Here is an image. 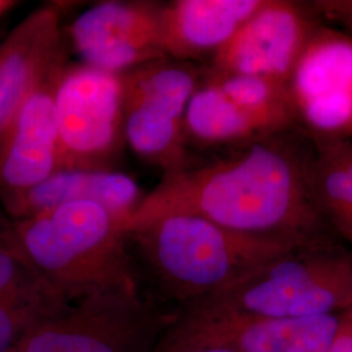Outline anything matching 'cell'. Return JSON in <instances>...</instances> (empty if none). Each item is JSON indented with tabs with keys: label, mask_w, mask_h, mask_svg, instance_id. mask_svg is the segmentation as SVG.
<instances>
[{
	"label": "cell",
	"mask_w": 352,
	"mask_h": 352,
	"mask_svg": "<svg viewBox=\"0 0 352 352\" xmlns=\"http://www.w3.org/2000/svg\"><path fill=\"white\" fill-rule=\"evenodd\" d=\"M314 140L302 126L223 149L164 174L124 231L167 213L201 215L244 235L304 245L336 236L316 208L309 170Z\"/></svg>",
	"instance_id": "obj_1"
},
{
	"label": "cell",
	"mask_w": 352,
	"mask_h": 352,
	"mask_svg": "<svg viewBox=\"0 0 352 352\" xmlns=\"http://www.w3.org/2000/svg\"><path fill=\"white\" fill-rule=\"evenodd\" d=\"M145 296L175 316L300 245L244 235L201 215L167 213L126 231Z\"/></svg>",
	"instance_id": "obj_2"
},
{
	"label": "cell",
	"mask_w": 352,
	"mask_h": 352,
	"mask_svg": "<svg viewBox=\"0 0 352 352\" xmlns=\"http://www.w3.org/2000/svg\"><path fill=\"white\" fill-rule=\"evenodd\" d=\"M13 226L32 263L69 304L113 292L144 294L124 223L101 205L68 204Z\"/></svg>",
	"instance_id": "obj_3"
},
{
	"label": "cell",
	"mask_w": 352,
	"mask_h": 352,
	"mask_svg": "<svg viewBox=\"0 0 352 352\" xmlns=\"http://www.w3.org/2000/svg\"><path fill=\"white\" fill-rule=\"evenodd\" d=\"M197 305L278 318L340 315L352 308V248L337 236L295 247Z\"/></svg>",
	"instance_id": "obj_4"
},
{
	"label": "cell",
	"mask_w": 352,
	"mask_h": 352,
	"mask_svg": "<svg viewBox=\"0 0 352 352\" xmlns=\"http://www.w3.org/2000/svg\"><path fill=\"white\" fill-rule=\"evenodd\" d=\"M173 320L144 294H106L72 302L11 352H154Z\"/></svg>",
	"instance_id": "obj_5"
},
{
	"label": "cell",
	"mask_w": 352,
	"mask_h": 352,
	"mask_svg": "<svg viewBox=\"0 0 352 352\" xmlns=\"http://www.w3.org/2000/svg\"><path fill=\"white\" fill-rule=\"evenodd\" d=\"M204 75L205 65L168 58L122 75L126 145L144 161L161 167L164 174L193 161L184 116Z\"/></svg>",
	"instance_id": "obj_6"
},
{
	"label": "cell",
	"mask_w": 352,
	"mask_h": 352,
	"mask_svg": "<svg viewBox=\"0 0 352 352\" xmlns=\"http://www.w3.org/2000/svg\"><path fill=\"white\" fill-rule=\"evenodd\" d=\"M59 170H113L126 145L123 77L68 63L55 85Z\"/></svg>",
	"instance_id": "obj_7"
},
{
	"label": "cell",
	"mask_w": 352,
	"mask_h": 352,
	"mask_svg": "<svg viewBox=\"0 0 352 352\" xmlns=\"http://www.w3.org/2000/svg\"><path fill=\"white\" fill-rule=\"evenodd\" d=\"M338 315L278 318L212 307H190L174 316L162 340L234 352H327Z\"/></svg>",
	"instance_id": "obj_8"
},
{
	"label": "cell",
	"mask_w": 352,
	"mask_h": 352,
	"mask_svg": "<svg viewBox=\"0 0 352 352\" xmlns=\"http://www.w3.org/2000/svg\"><path fill=\"white\" fill-rule=\"evenodd\" d=\"M298 123L315 141L352 139V36L322 21L289 78Z\"/></svg>",
	"instance_id": "obj_9"
},
{
	"label": "cell",
	"mask_w": 352,
	"mask_h": 352,
	"mask_svg": "<svg viewBox=\"0 0 352 352\" xmlns=\"http://www.w3.org/2000/svg\"><path fill=\"white\" fill-rule=\"evenodd\" d=\"M161 12L162 4L154 1H101L76 17L67 38L81 63L123 75L166 58Z\"/></svg>",
	"instance_id": "obj_10"
},
{
	"label": "cell",
	"mask_w": 352,
	"mask_h": 352,
	"mask_svg": "<svg viewBox=\"0 0 352 352\" xmlns=\"http://www.w3.org/2000/svg\"><path fill=\"white\" fill-rule=\"evenodd\" d=\"M320 23L308 1L265 0L206 68L221 75L267 76L289 81Z\"/></svg>",
	"instance_id": "obj_11"
},
{
	"label": "cell",
	"mask_w": 352,
	"mask_h": 352,
	"mask_svg": "<svg viewBox=\"0 0 352 352\" xmlns=\"http://www.w3.org/2000/svg\"><path fill=\"white\" fill-rule=\"evenodd\" d=\"M68 63L56 6L38 8L13 28L0 43V138L26 98Z\"/></svg>",
	"instance_id": "obj_12"
},
{
	"label": "cell",
	"mask_w": 352,
	"mask_h": 352,
	"mask_svg": "<svg viewBox=\"0 0 352 352\" xmlns=\"http://www.w3.org/2000/svg\"><path fill=\"white\" fill-rule=\"evenodd\" d=\"M63 68L26 98L0 138V196L37 186L59 170L54 94Z\"/></svg>",
	"instance_id": "obj_13"
},
{
	"label": "cell",
	"mask_w": 352,
	"mask_h": 352,
	"mask_svg": "<svg viewBox=\"0 0 352 352\" xmlns=\"http://www.w3.org/2000/svg\"><path fill=\"white\" fill-rule=\"evenodd\" d=\"M69 305L32 263L0 205V352L12 351L33 327Z\"/></svg>",
	"instance_id": "obj_14"
},
{
	"label": "cell",
	"mask_w": 352,
	"mask_h": 352,
	"mask_svg": "<svg viewBox=\"0 0 352 352\" xmlns=\"http://www.w3.org/2000/svg\"><path fill=\"white\" fill-rule=\"evenodd\" d=\"M145 193L131 176L116 170H60L30 188L0 196L12 221H24L76 202H94L126 225Z\"/></svg>",
	"instance_id": "obj_15"
},
{
	"label": "cell",
	"mask_w": 352,
	"mask_h": 352,
	"mask_svg": "<svg viewBox=\"0 0 352 352\" xmlns=\"http://www.w3.org/2000/svg\"><path fill=\"white\" fill-rule=\"evenodd\" d=\"M265 0H175L162 4L161 41L166 58L209 60Z\"/></svg>",
	"instance_id": "obj_16"
},
{
	"label": "cell",
	"mask_w": 352,
	"mask_h": 352,
	"mask_svg": "<svg viewBox=\"0 0 352 352\" xmlns=\"http://www.w3.org/2000/svg\"><path fill=\"white\" fill-rule=\"evenodd\" d=\"M298 126L285 116L241 107L205 77L193 93L184 116L188 146L202 149H228Z\"/></svg>",
	"instance_id": "obj_17"
},
{
	"label": "cell",
	"mask_w": 352,
	"mask_h": 352,
	"mask_svg": "<svg viewBox=\"0 0 352 352\" xmlns=\"http://www.w3.org/2000/svg\"><path fill=\"white\" fill-rule=\"evenodd\" d=\"M309 183L316 208L333 234L352 248V139L314 140Z\"/></svg>",
	"instance_id": "obj_18"
},
{
	"label": "cell",
	"mask_w": 352,
	"mask_h": 352,
	"mask_svg": "<svg viewBox=\"0 0 352 352\" xmlns=\"http://www.w3.org/2000/svg\"><path fill=\"white\" fill-rule=\"evenodd\" d=\"M204 77L244 109L254 113L285 116L298 123L289 81L267 76L213 74L208 71L206 65Z\"/></svg>",
	"instance_id": "obj_19"
},
{
	"label": "cell",
	"mask_w": 352,
	"mask_h": 352,
	"mask_svg": "<svg viewBox=\"0 0 352 352\" xmlns=\"http://www.w3.org/2000/svg\"><path fill=\"white\" fill-rule=\"evenodd\" d=\"M308 3L324 24L352 36V0H312Z\"/></svg>",
	"instance_id": "obj_20"
},
{
	"label": "cell",
	"mask_w": 352,
	"mask_h": 352,
	"mask_svg": "<svg viewBox=\"0 0 352 352\" xmlns=\"http://www.w3.org/2000/svg\"><path fill=\"white\" fill-rule=\"evenodd\" d=\"M327 352H352V308L338 315L337 329Z\"/></svg>",
	"instance_id": "obj_21"
},
{
	"label": "cell",
	"mask_w": 352,
	"mask_h": 352,
	"mask_svg": "<svg viewBox=\"0 0 352 352\" xmlns=\"http://www.w3.org/2000/svg\"><path fill=\"white\" fill-rule=\"evenodd\" d=\"M154 352H234L228 349L214 347V346H202V344H188V343H176L160 340Z\"/></svg>",
	"instance_id": "obj_22"
},
{
	"label": "cell",
	"mask_w": 352,
	"mask_h": 352,
	"mask_svg": "<svg viewBox=\"0 0 352 352\" xmlns=\"http://www.w3.org/2000/svg\"><path fill=\"white\" fill-rule=\"evenodd\" d=\"M16 6H17V3L12 1V0H0V17L8 11H11L13 7H16Z\"/></svg>",
	"instance_id": "obj_23"
}]
</instances>
